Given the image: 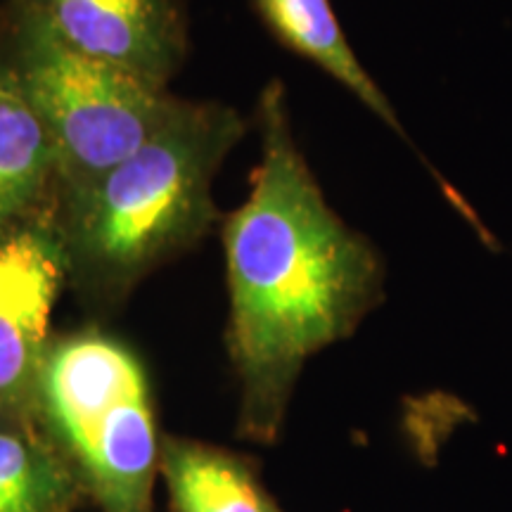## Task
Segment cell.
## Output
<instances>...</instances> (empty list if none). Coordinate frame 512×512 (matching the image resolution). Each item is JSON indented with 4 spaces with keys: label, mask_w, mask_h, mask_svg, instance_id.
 Wrapping results in <instances>:
<instances>
[{
    "label": "cell",
    "mask_w": 512,
    "mask_h": 512,
    "mask_svg": "<svg viewBox=\"0 0 512 512\" xmlns=\"http://www.w3.org/2000/svg\"><path fill=\"white\" fill-rule=\"evenodd\" d=\"M245 131L235 107L178 100L155 136L64 200L57 230L69 273L98 292H124L202 240L219 219L214 178Z\"/></svg>",
    "instance_id": "obj_2"
},
{
    "label": "cell",
    "mask_w": 512,
    "mask_h": 512,
    "mask_svg": "<svg viewBox=\"0 0 512 512\" xmlns=\"http://www.w3.org/2000/svg\"><path fill=\"white\" fill-rule=\"evenodd\" d=\"M67 273L57 226H19L0 240V413L22 425L41 413L50 313Z\"/></svg>",
    "instance_id": "obj_5"
},
{
    "label": "cell",
    "mask_w": 512,
    "mask_h": 512,
    "mask_svg": "<svg viewBox=\"0 0 512 512\" xmlns=\"http://www.w3.org/2000/svg\"><path fill=\"white\" fill-rule=\"evenodd\" d=\"M261 157L247 200L223 221L230 363L240 437L273 444L311 356L349 339L384 299V259L325 200L292 133L287 91L264 86Z\"/></svg>",
    "instance_id": "obj_1"
},
{
    "label": "cell",
    "mask_w": 512,
    "mask_h": 512,
    "mask_svg": "<svg viewBox=\"0 0 512 512\" xmlns=\"http://www.w3.org/2000/svg\"><path fill=\"white\" fill-rule=\"evenodd\" d=\"M62 46L169 86L188 53L176 0H10Z\"/></svg>",
    "instance_id": "obj_6"
},
{
    "label": "cell",
    "mask_w": 512,
    "mask_h": 512,
    "mask_svg": "<svg viewBox=\"0 0 512 512\" xmlns=\"http://www.w3.org/2000/svg\"><path fill=\"white\" fill-rule=\"evenodd\" d=\"M53 178L57 181L53 140L0 57V240L27 219Z\"/></svg>",
    "instance_id": "obj_9"
},
{
    "label": "cell",
    "mask_w": 512,
    "mask_h": 512,
    "mask_svg": "<svg viewBox=\"0 0 512 512\" xmlns=\"http://www.w3.org/2000/svg\"><path fill=\"white\" fill-rule=\"evenodd\" d=\"M252 3L271 34L285 48L306 57L337 83H342L377 119L403 136L394 105L356 57L330 0H252Z\"/></svg>",
    "instance_id": "obj_7"
},
{
    "label": "cell",
    "mask_w": 512,
    "mask_h": 512,
    "mask_svg": "<svg viewBox=\"0 0 512 512\" xmlns=\"http://www.w3.org/2000/svg\"><path fill=\"white\" fill-rule=\"evenodd\" d=\"M38 406L102 512H152L162 448L145 373L124 344L86 332L50 347Z\"/></svg>",
    "instance_id": "obj_4"
},
{
    "label": "cell",
    "mask_w": 512,
    "mask_h": 512,
    "mask_svg": "<svg viewBox=\"0 0 512 512\" xmlns=\"http://www.w3.org/2000/svg\"><path fill=\"white\" fill-rule=\"evenodd\" d=\"M159 470L174 512H283L254 463L228 448L190 439L164 441Z\"/></svg>",
    "instance_id": "obj_8"
},
{
    "label": "cell",
    "mask_w": 512,
    "mask_h": 512,
    "mask_svg": "<svg viewBox=\"0 0 512 512\" xmlns=\"http://www.w3.org/2000/svg\"><path fill=\"white\" fill-rule=\"evenodd\" d=\"M0 29V57L53 140L64 200L98 183L174 112L178 98L166 86L74 53L17 5Z\"/></svg>",
    "instance_id": "obj_3"
},
{
    "label": "cell",
    "mask_w": 512,
    "mask_h": 512,
    "mask_svg": "<svg viewBox=\"0 0 512 512\" xmlns=\"http://www.w3.org/2000/svg\"><path fill=\"white\" fill-rule=\"evenodd\" d=\"M74 482L34 434L0 432V512H67Z\"/></svg>",
    "instance_id": "obj_10"
}]
</instances>
